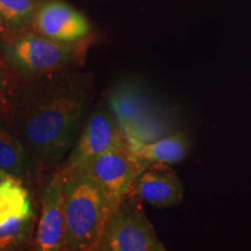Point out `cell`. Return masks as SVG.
<instances>
[{
    "label": "cell",
    "mask_w": 251,
    "mask_h": 251,
    "mask_svg": "<svg viewBox=\"0 0 251 251\" xmlns=\"http://www.w3.org/2000/svg\"><path fill=\"white\" fill-rule=\"evenodd\" d=\"M83 74L57 71L39 76L19 94L13 131L37 168L61 164L79 136L90 102Z\"/></svg>",
    "instance_id": "1"
},
{
    "label": "cell",
    "mask_w": 251,
    "mask_h": 251,
    "mask_svg": "<svg viewBox=\"0 0 251 251\" xmlns=\"http://www.w3.org/2000/svg\"><path fill=\"white\" fill-rule=\"evenodd\" d=\"M65 250H98L114 207L81 171L63 175Z\"/></svg>",
    "instance_id": "2"
},
{
    "label": "cell",
    "mask_w": 251,
    "mask_h": 251,
    "mask_svg": "<svg viewBox=\"0 0 251 251\" xmlns=\"http://www.w3.org/2000/svg\"><path fill=\"white\" fill-rule=\"evenodd\" d=\"M1 50L15 70L31 77L68 69L78 55L75 43L61 42L26 29L6 34Z\"/></svg>",
    "instance_id": "3"
},
{
    "label": "cell",
    "mask_w": 251,
    "mask_h": 251,
    "mask_svg": "<svg viewBox=\"0 0 251 251\" xmlns=\"http://www.w3.org/2000/svg\"><path fill=\"white\" fill-rule=\"evenodd\" d=\"M98 250L164 251L153 226L139 199L127 196L108 219Z\"/></svg>",
    "instance_id": "4"
},
{
    "label": "cell",
    "mask_w": 251,
    "mask_h": 251,
    "mask_svg": "<svg viewBox=\"0 0 251 251\" xmlns=\"http://www.w3.org/2000/svg\"><path fill=\"white\" fill-rule=\"evenodd\" d=\"M146 165L134 155L129 144L109 150L92 159L84 172L101 191L111 205L117 208L129 196L136 177Z\"/></svg>",
    "instance_id": "5"
},
{
    "label": "cell",
    "mask_w": 251,
    "mask_h": 251,
    "mask_svg": "<svg viewBox=\"0 0 251 251\" xmlns=\"http://www.w3.org/2000/svg\"><path fill=\"white\" fill-rule=\"evenodd\" d=\"M75 144L65 164L59 169L62 175L83 170L96 157L128 146V142L112 112L100 107L87 118Z\"/></svg>",
    "instance_id": "6"
},
{
    "label": "cell",
    "mask_w": 251,
    "mask_h": 251,
    "mask_svg": "<svg viewBox=\"0 0 251 251\" xmlns=\"http://www.w3.org/2000/svg\"><path fill=\"white\" fill-rule=\"evenodd\" d=\"M30 28L49 39L68 43L79 42L91 31L87 19L63 0H43L36 4Z\"/></svg>",
    "instance_id": "7"
},
{
    "label": "cell",
    "mask_w": 251,
    "mask_h": 251,
    "mask_svg": "<svg viewBox=\"0 0 251 251\" xmlns=\"http://www.w3.org/2000/svg\"><path fill=\"white\" fill-rule=\"evenodd\" d=\"M35 247L41 251L65 250L64 181L61 170L55 172L43 190Z\"/></svg>",
    "instance_id": "8"
},
{
    "label": "cell",
    "mask_w": 251,
    "mask_h": 251,
    "mask_svg": "<svg viewBox=\"0 0 251 251\" xmlns=\"http://www.w3.org/2000/svg\"><path fill=\"white\" fill-rule=\"evenodd\" d=\"M184 188L179 178L166 164L147 165L135 179L130 194L150 205L164 208L179 205Z\"/></svg>",
    "instance_id": "9"
},
{
    "label": "cell",
    "mask_w": 251,
    "mask_h": 251,
    "mask_svg": "<svg viewBox=\"0 0 251 251\" xmlns=\"http://www.w3.org/2000/svg\"><path fill=\"white\" fill-rule=\"evenodd\" d=\"M109 111L127 137L155 109L157 103L148 91L133 81H124L111 91Z\"/></svg>",
    "instance_id": "10"
},
{
    "label": "cell",
    "mask_w": 251,
    "mask_h": 251,
    "mask_svg": "<svg viewBox=\"0 0 251 251\" xmlns=\"http://www.w3.org/2000/svg\"><path fill=\"white\" fill-rule=\"evenodd\" d=\"M134 155L144 165L172 164L183 161L188 152L187 139L183 134L165 135L149 143H128Z\"/></svg>",
    "instance_id": "11"
},
{
    "label": "cell",
    "mask_w": 251,
    "mask_h": 251,
    "mask_svg": "<svg viewBox=\"0 0 251 251\" xmlns=\"http://www.w3.org/2000/svg\"><path fill=\"white\" fill-rule=\"evenodd\" d=\"M35 165L14 131L0 126V168L19 179H26Z\"/></svg>",
    "instance_id": "12"
},
{
    "label": "cell",
    "mask_w": 251,
    "mask_h": 251,
    "mask_svg": "<svg viewBox=\"0 0 251 251\" xmlns=\"http://www.w3.org/2000/svg\"><path fill=\"white\" fill-rule=\"evenodd\" d=\"M31 214L29 193L23 180L12 178L0 185V225L11 219Z\"/></svg>",
    "instance_id": "13"
},
{
    "label": "cell",
    "mask_w": 251,
    "mask_h": 251,
    "mask_svg": "<svg viewBox=\"0 0 251 251\" xmlns=\"http://www.w3.org/2000/svg\"><path fill=\"white\" fill-rule=\"evenodd\" d=\"M35 0H0V28L5 31L26 29L30 26Z\"/></svg>",
    "instance_id": "14"
},
{
    "label": "cell",
    "mask_w": 251,
    "mask_h": 251,
    "mask_svg": "<svg viewBox=\"0 0 251 251\" xmlns=\"http://www.w3.org/2000/svg\"><path fill=\"white\" fill-rule=\"evenodd\" d=\"M33 227V214L19 216L0 225V250L20 246L29 237Z\"/></svg>",
    "instance_id": "15"
},
{
    "label": "cell",
    "mask_w": 251,
    "mask_h": 251,
    "mask_svg": "<svg viewBox=\"0 0 251 251\" xmlns=\"http://www.w3.org/2000/svg\"><path fill=\"white\" fill-rule=\"evenodd\" d=\"M6 87H7V78H6L4 69H2L1 64H0V97L4 94Z\"/></svg>",
    "instance_id": "16"
},
{
    "label": "cell",
    "mask_w": 251,
    "mask_h": 251,
    "mask_svg": "<svg viewBox=\"0 0 251 251\" xmlns=\"http://www.w3.org/2000/svg\"><path fill=\"white\" fill-rule=\"evenodd\" d=\"M12 178H17V177H14V176L9 175L8 172H6V171L4 170V169L0 168V185L4 184L5 181L12 179Z\"/></svg>",
    "instance_id": "17"
}]
</instances>
